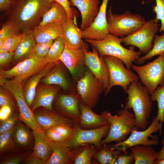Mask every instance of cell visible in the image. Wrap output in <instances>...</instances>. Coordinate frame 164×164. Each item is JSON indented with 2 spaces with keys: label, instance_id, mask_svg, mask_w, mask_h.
Returning <instances> with one entry per match:
<instances>
[{
  "label": "cell",
  "instance_id": "1",
  "mask_svg": "<svg viewBox=\"0 0 164 164\" xmlns=\"http://www.w3.org/2000/svg\"><path fill=\"white\" fill-rule=\"evenodd\" d=\"M51 0H13L7 13L12 22L22 33L32 31L50 7Z\"/></svg>",
  "mask_w": 164,
  "mask_h": 164
},
{
  "label": "cell",
  "instance_id": "2",
  "mask_svg": "<svg viewBox=\"0 0 164 164\" xmlns=\"http://www.w3.org/2000/svg\"><path fill=\"white\" fill-rule=\"evenodd\" d=\"M126 94L128 96L125 107L129 110H133L136 125L138 129H146L152 107V101L148 90L141 82L136 81L129 85Z\"/></svg>",
  "mask_w": 164,
  "mask_h": 164
},
{
  "label": "cell",
  "instance_id": "3",
  "mask_svg": "<svg viewBox=\"0 0 164 164\" xmlns=\"http://www.w3.org/2000/svg\"><path fill=\"white\" fill-rule=\"evenodd\" d=\"M84 41L95 48L100 56L109 55L118 58L122 60L126 68L131 70L133 61L137 60L142 53L140 51L134 50L135 46H131L128 49L123 47L121 38L108 34L101 40L86 39Z\"/></svg>",
  "mask_w": 164,
  "mask_h": 164
},
{
  "label": "cell",
  "instance_id": "4",
  "mask_svg": "<svg viewBox=\"0 0 164 164\" xmlns=\"http://www.w3.org/2000/svg\"><path fill=\"white\" fill-rule=\"evenodd\" d=\"M129 111L124 107L115 115H112L108 111L101 113V115L110 124L108 133L101 141V144L113 142L116 143L122 142L127 138L128 135L133 130L138 129L136 125L134 114Z\"/></svg>",
  "mask_w": 164,
  "mask_h": 164
},
{
  "label": "cell",
  "instance_id": "5",
  "mask_svg": "<svg viewBox=\"0 0 164 164\" xmlns=\"http://www.w3.org/2000/svg\"><path fill=\"white\" fill-rule=\"evenodd\" d=\"M107 19L109 33L121 37L134 33L146 22L141 15L128 10L121 14H113L111 6L107 11Z\"/></svg>",
  "mask_w": 164,
  "mask_h": 164
},
{
  "label": "cell",
  "instance_id": "6",
  "mask_svg": "<svg viewBox=\"0 0 164 164\" xmlns=\"http://www.w3.org/2000/svg\"><path fill=\"white\" fill-rule=\"evenodd\" d=\"M109 70V81L104 96L110 92L113 87H122L125 93L129 85L132 82L138 81L139 77L132 71L125 68L124 62L120 59L109 55L103 56Z\"/></svg>",
  "mask_w": 164,
  "mask_h": 164
},
{
  "label": "cell",
  "instance_id": "7",
  "mask_svg": "<svg viewBox=\"0 0 164 164\" xmlns=\"http://www.w3.org/2000/svg\"><path fill=\"white\" fill-rule=\"evenodd\" d=\"M131 68L137 73L141 82L150 95L159 85H164V53L146 64L142 66L132 64Z\"/></svg>",
  "mask_w": 164,
  "mask_h": 164
},
{
  "label": "cell",
  "instance_id": "8",
  "mask_svg": "<svg viewBox=\"0 0 164 164\" xmlns=\"http://www.w3.org/2000/svg\"><path fill=\"white\" fill-rule=\"evenodd\" d=\"M84 76L77 82L76 91L80 102L92 109L97 104L99 96L105 91L103 84L86 67Z\"/></svg>",
  "mask_w": 164,
  "mask_h": 164
},
{
  "label": "cell",
  "instance_id": "9",
  "mask_svg": "<svg viewBox=\"0 0 164 164\" xmlns=\"http://www.w3.org/2000/svg\"><path fill=\"white\" fill-rule=\"evenodd\" d=\"M0 85L13 95L19 111V119L23 121L33 131L40 129L34 117L33 113L28 106L23 93V82L13 78L10 80L0 78Z\"/></svg>",
  "mask_w": 164,
  "mask_h": 164
},
{
  "label": "cell",
  "instance_id": "10",
  "mask_svg": "<svg viewBox=\"0 0 164 164\" xmlns=\"http://www.w3.org/2000/svg\"><path fill=\"white\" fill-rule=\"evenodd\" d=\"M162 123L159 122L156 116L154 118L151 125L142 131L133 130L131 135L124 141L111 145L115 149H121L125 152L128 148L137 145L152 146L157 145L159 142L158 137L152 135L154 133L159 131L162 134Z\"/></svg>",
  "mask_w": 164,
  "mask_h": 164
},
{
  "label": "cell",
  "instance_id": "11",
  "mask_svg": "<svg viewBox=\"0 0 164 164\" xmlns=\"http://www.w3.org/2000/svg\"><path fill=\"white\" fill-rule=\"evenodd\" d=\"M158 23L154 19L146 22L142 26L132 34L121 37L126 46H136L145 55L152 49V43L155 33L159 29Z\"/></svg>",
  "mask_w": 164,
  "mask_h": 164
},
{
  "label": "cell",
  "instance_id": "12",
  "mask_svg": "<svg viewBox=\"0 0 164 164\" xmlns=\"http://www.w3.org/2000/svg\"><path fill=\"white\" fill-rule=\"evenodd\" d=\"M110 128L109 123L99 128L85 129L81 128L76 123L71 136L67 141V143L71 149L87 143L93 144L97 149H100L101 147V139L107 136Z\"/></svg>",
  "mask_w": 164,
  "mask_h": 164
},
{
  "label": "cell",
  "instance_id": "13",
  "mask_svg": "<svg viewBox=\"0 0 164 164\" xmlns=\"http://www.w3.org/2000/svg\"><path fill=\"white\" fill-rule=\"evenodd\" d=\"M85 48L80 49L69 48L65 43L63 50L59 60L67 68L76 83L85 75Z\"/></svg>",
  "mask_w": 164,
  "mask_h": 164
},
{
  "label": "cell",
  "instance_id": "14",
  "mask_svg": "<svg viewBox=\"0 0 164 164\" xmlns=\"http://www.w3.org/2000/svg\"><path fill=\"white\" fill-rule=\"evenodd\" d=\"M80 97L77 91H72L68 94L56 96L54 102V111L59 114L78 123L80 112L79 107Z\"/></svg>",
  "mask_w": 164,
  "mask_h": 164
},
{
  "label": "cell",
  "instance_id": "15",
  "mask_svg": "<svg viewBox=\"0 0 164 164\" xmlns=\"http://www.w3.org/2000/svg\"><path fill=\"white\" fill-rule=\"evenodd\" d=\"M47 64L38 62L32 58L24 60L11 69L4 70L0 69V78H14L21 82L37 73Z\"/></svg>",
  "mask_w": 164,
  "mask_h": 164
},
{
  "label": "cell",
  "instance_id": "16",
  "mask_svg": "<svg viewBox=\"0 0 164 164\" xmlns=\"http://www.w3.org/2000/svg\"><path fill=\"white\" fill-rule=\"evenodd\" d=\"M109 0H102L99 11L92 23L82 30L83 39L101 40L109 33L106 9Z\"/></svg>",
  "mask_w": 164,
  "mask_h": 164
},
{
  "label": "cell",
  "instance_id": "17",
  "mask_svg": "<svg viewBox=\"0 0 164 164\" xmlns=\"http://www.w3.org/2000/svg\"><path fill=\"white\" fill-rule=\"evenodd\" d=\"M91 46L92 51L85 50V65L103 84L105 91L109 81L108 67L103 57L100 56L97 50Z\"/></svg>",
  "mask_w": 164,
  "mask_h": 164
},
{
  "label": "cell",
  "instance_id": "18",
  "mask_svg": "<svg viewBox=\"0 0 164 164\" xmlns=\"http://www.w3.org/2000/svg\"><path fill=\"white\" fill-rule=\"evenodd\" d=\"M13 141L14 152L32 151L34 144L33 130L19 120L14 126Z\"/></svg>",
  "mask_w": 164,
  "mask_h": 164
},
{
  "label": "cell",
  "instance_id": "19",
  "mask_svg": "<svg viewBox=\"0 0 164 164\" xmlns=\"http://www.w3.org/2000/svg\"><path fill=\"white\" fill-rule=\"evenodd\" d=\"M35 119L41 129L44 132L60 124L74 126L76 123L73 120L43 107L37 108L33 111Z\"/></svg>",
  "mask_w": 164,
  "mask_h": 164
},
{
  "label": "cell",
  "instance_id": "20",
  "mask_svg": "<svg viewBox=\"0 0 164 164\" xmlns=\"http://www.w3.org/2000/svg\"><path fill=\"white\" fill-rule=\"evenodd\" d=\"M70 5L77 7L81 16L80 29L83 30L93 22L99 10L100 0H69Z\"/></svg>",
  "mask_w": 164,
  "mask_h": 164
},
{
  "label": "cell",
  "instance_id": "21",
  "mask_svg": "<svg viewBox=\"0 0 164 164\" xmlns=\"http://www.w3.org/2000/svg\"><path fill=\"white\" fill-rule=\"evenodd\" d=\"M61 87L57 85L41 86L36 89L31 110L33 111L39 107L54 111L53 104Z\"/></svg>",
  "mask_w": 164,
  "mask_h": 164
},
{
  "label": "cell",
  "instance_id": "22",
  "mask_svg": "<svg viewBox=\"0 0 164 164\" xmlns=\"http://www.w3.org/2000/svg\"><path fill=\"white\" fill-rule=\"evenodd\" d=\"M72 17H68L67 22L62 24L63 37L67 47L73 49H80L87 47L82 40V30L75 23Z\"/></svg>",
  "mask_w": 164,
  "mask_h": 164
},
{
  "label": "cell",
  "instance_id": "23",
  "mask_svg": "<svg viewBox=\"0 0 164 164\" xmlns=\"http://www.w3.org/2000/svg\"><path fill=\"white\" fill-rule=\"evenodd\" d=\"M80 115L79 122L80 127L83 129H91L101 127L108 123L109 121L101 115H98L91 109L80 102L79 104Z\"/></svg>",
  "mask_w": 164,
  "mask_h": 164
},
{
  "label": "cell",
  "instance_id": "24",
  "mask_svg": "<svg viewBox=\"0 0 164 164\" xmlns=\"http://www.w3.org/2000/svg\"><path fill=\"white\" fill-rule=\"evenodd\" d=\"M56 63H49L37 73L30 77L23 85L22 91L24 99L31 109L36 95V87L40 80L55 65Z\"/></svg>",
  "mask_w": 164,
  "mask_h": 164
},
{
  "label": "cell",
  "instance_id": "25",
  "mask_svg": "<svg viewBox=\"0 0 164 164\" xmlns=\"http://www.w3.org/2000/svg\"><path fill=\"white\" fill-rule=\"evenodd\" d=\"M37 43H46L63 37L62 24L59 22H51L41 26H36L33 30Z\"/></svg>",
  "mask_w": 164,
  "mask_h": 164
},
{
  "label": "cell",
  "instance_id": "26",
  "mask_svg": "<svg viewBox=\"0 0 164 164\" xmlns=\"http://www.w3.org/2000/svg\"><path fill=\"white\" fill-rule=\"evenodd\" d=\"M34 138L32 152L45 163L50 158L53 152L52 142L41 129L33 130Z\"/></svg>",
  "mask_w": 164,
  "mask_h": 164
},
{
  "label": "cell",
  "instance_id": "27",
  "mask_svg": "<svg viewBox=\"0 0 164 164\" xmlns=\"http://www.w3.org/2000/svg\"><path fill=\"white\" fill-rule=\"evenodd\" d=\"M73 158L72 150L67 141L53 142L52 154L45 164H73Z\"/></svg>",
  "mask_w": 164,
  "mask_h": 164
},
{
  "label": "cell",
  "instance_id": "28",
  "mask_svg": "<svg viewBox=\"0 0 164 164\" xmlns=\"http://www.w3.org/2000/svg\"><path fill=\"white\" fill-rule=\"evenodd\" d=\"M59 60L48 73L42 78L41 81L45 85H57L64 90L71 86V83L67 77Z\"/></svg>",
  "mask_w": 164,
  "mask_h": 164
},
{
  "label": "cell",
  "instance_id": "29",
  "mask_svg": "<svg viewBox=\"0 0 164 164\" xmlns=\"http://www.w3.org/2000/svg\"><path fill=\"white\" fill-rule=\"evenodd\" d=\"M36 44L33 31L23 33L21 40L14 52L13 61L30 58Z\"/></svg>",
  "mask_w": 164,
  "mask_h": 164
},
{
  "label": "cell",
  "instance_id": "30",
  "mask_svg": "<svg viewBox=\"0 0 164 164\" xmlns=\"http://www.w3.org/2000/svg\"><path fill=\"white\" fill-rule=\"evenodd\" d=\"M130 148L135 164H155L158 158L159 152L151 146L137 145Z\"/></svg>",
  "mask_w": 164,
  "mask_h": 164
},
{
  "label": "cell",
  "instance_id": "31",
  "mask_svg": "<svg viewBox=\"0 0 164 164\" xmlns=\"http://www.w3.org/2000/svg\"><path fill=\"white\" fill-rule=\"evenodd\" d=\"M67 13L64 8L57 2L53 1L50 7L43 15L37 26H43L54 22L63 24L67 22Z\"/></svg>",
  "mask_w": 164,
  "mask_h": 164
},
{
  "label": "cell",
  "instance_id": "32",
  "mask_svg": "<svg viewBox=\"0 0 164 164\" xmlns=\"http://www.w3.org/2000/svg\"><path fill=\"white\" fill-rule=\"evenodd\" d=\"M72 150L73 164H92V158L97 149L93 144L87 143Z\"/></svg>",
  "mask_w": 164,
  "mask_h": 164
},
{
  "label": "cell",
  "instance_id": "33",
  "mask_svg": "<svg viewBox=\"0 0 164 164\" xmlns=\"http://www.w3.org/2000/svg\"><path fill=\"white\" fill-rule=\"evenodd\" d=\"M152 43L153 46L149 52L136 60L137 64L142 65L146 60L150 59L155 56L164 53V32L161 36L155 34Z\"/></svg>",
  "mask_w": 164,
  "mask_h": 164
},
{
  "label": "cell",
  "instance_id": "34",
  "mask_svg": "<svg viewBox=\"0 0 164 164\" xmlns=\"http://www.w3.org/2000/svg\"><path fill=\"white\" fill-rule=\"evenodd\" d=\"M99 151H97L93 158L101 164H114L117 154L122 150L112 148L110 149L107 144H103Z\"/></svg>",
  "mask_w": 164,
  "mask_h": 164
},
{
  "label": "cell",
  "instance_id": "35",
  "mask_svg": "<svg viewBox=\"0 0 164 164\" xmlns=\"http://www.w3.org/2000/svg\"><path fill=\"white\" fill-rule=\"evenodd\" d=\"M64 46V40L62 37L55 39L43 61L47 64L57 63L59 61V59L63 50Z\"/></svg>",
  "mask_w": 164,
  "mask_h": 164
},
{
  "label": "cell",
  "instance_id": "36",
  "mask_svg": "<svg viewBox=\"0 0 164 164\" xmlns=\"http://www.w3.org/2000/svg\"><path fill=\"white\" fill-rule=\"evenodd\" d=\"M13 131L14 127L10 130L0 134V157L14 152L13 141Z\"/></svg>",
  "mask_w": 164,
  "mask_h": 164
},
{
  "label": "cell",
  "instance_id": "37",
  "mask_svg": "<svg viewBox=\"0 0 164 164\" xmlns=\"http://www.w3.org/2000/svg\"><path fill=\"white\" fill-rule=\"evenodd\" d=\"M150 97L152 102L157 101V103L158 119L161 123L164 122V85L158 86Z\"/></svg>",
  "mask_w": 164,
  "mask_h": 164
},
{
  "label": "cell",
  "instance_id": "38",
  "mask_svg": "<svg viewBox=\"0 0 164 164\" xmlns=\"http://www.w3.org/2000/svg\"><path fill=\"white\" fill-rule=\"evenodd\" d=\"M53 42L52 40L46 43H36L30 58L38 62H43Z\"/></svg>",
  "mask_w": 164,
  "mask_h": 164
},
{
  "label": "cell",
  "instance_id": "39",
  "mask_svg": "<svg viewBox=\"0 0 164 164\" xmlns=\"http://www.w3.org/2000/svg\"><path fill=\"white\" fill-rule=\"evenodd\" d=\"M22 33L14 23L9 20L2 26L0 31V43L3 45L7 38Z\"/></svg>",
  "mask_w": 164,
  "mask_h": 164
},
{
  "label": "cell",
  "instance_id": "40",
  "mask_svg": "<svg viewBox=\"0 0 164 164\" xmlns=\"http://www.w3.org/2000/svg\"><path fill=\"white\" fill-rule=\"evenodd\" d=\"M31 152H13L6 155L0 157V164L22 163L25 158Z\"/></svg>",
  "mask_w": 164,
  "mask_h": 164
},
{
  "label": "cell",
  "instance_id": "41",
  "mask_svg": "<svg viewBox=\"0 0 164 164\" xmlns=\"http://www.w3.org/2000/svg\"><path fill=\"white\" fill-rule=\"evenodd\" d=\"M4 90L2 86L0 88V106L7 105L10 107L14 112L19 113V111L17 103H15V97L12 94Z\"/></svg>",
  "mask_w": 164,
  "mask_h": 164
},
{
  "label": "cell",
  "instance_id": "42",
  "mask_svg": "<svg viewBox=\"0 0 164 164\" xmlns=\"http://www.w3.org/2000/svg\"><path fill=\"white\" fill-rule=\"evenodd\" d=\"M23 33L13 36L6 39L0 47V52H14L20 42Z\"/></svg>",
  "mask_w": 164,
  "mask_h": 164
},
{
  "label": "cell",
  "instance_id": "43",
  "mask_svg": "<svg viewBox=\"0 0 164 164\" xmlns=\"http://www.w3.org/2000/svg\"><path fill=\"white\" fill-rule=\"evenodd\" d=\"M156 4L152 6L153 12L156 15L155 21L159 23L161 22V26L159 31L161 33L164 32V0H155Z\"/></svg>",
  "mask_w": 164,
  "mask_h": 164
},
{
  "label": "cell",
  "instance_id": "44",
  "mask_svg": "<svg viewBox=\"0 0 164 164\" xmlns=\"http://www.w3.org/2000/svg\"><path fill=\"white\" fill-rule=\"evenodd\" d=\"M19 120V113L13 112L6 120L0 121V134L11 129Z\"/></svg>",
  "mask_w": 164,
  "mask_h": 164
},
{
  "label": "cell",
  "instance_id": "45",
  "mask_svg": "<svg viewBox=\"0 0 164 164\" xmlns=\"http://www.w3.org/2000/svg\"><path fill=\"white\" fill-rule=\"evenodd\" d=\"M48 138L53 142H60L67 140L53 128H50L44 132Z\"/></svg>",
  "mask_w": 164,
  "mask_h": 164
},
{
  "label": "cell",
  "instance_id": "46",
  "mask_svg": "<svg viewBox=\"0 0 164 164\" xmlns=\"http://www.w3.org/2000/svg\"><path fill=\"white\" fill-rule=\"evenodd\" d=\"M74 126L66 124H60L53 128L68 140L72 133Z\"/></svg>",
  "mask_w": 164,
  "mask_h": 164
},
{
  "label": "cell",
  "instance_id": "47",
  "mask_svg": "<svg viewBox=\"0 0 164 164\" xmlns=\"http://www.w3.org/2000/svg\"><path fill=\"white\" fill-rule=\"evenodd\" d=\"M117 155L114 164H132L134 161V158L132 154H127Z\"/></svg>",
  "mask_w": 164,
  "mask_h": 164
},
{
  "label": "cell",
  "instance_id": "48",
  "mask_svg": "<svg viewBox=\"0 0 164 164\" xmlns=\"http://www.w3.org/2000/svg\"><path fill=\"white\" fill-rule=\"evenodd\" d=\"M22 164H45V162L31 152L25 158Z\"/></svg>",
  "mask_w": 164,
  "mask_h": 164
},
{
  "label": "cell",
  "instance_id": "49",
  "mask_svg": "<svg viewBox=\"0 0 164 164\" xmlns=\"http://www.w3.org/2000/svg\"><path fill=\"white\" fill-rule=\"evenodd\" d=\"M14 52H0V66L1 67L7 65L13 58Z\"/></svg>",
  "mask_w": 164,
  "mask_h": 164
},
{
  "label": "cell",
  "instance_id": "50",
  "mask_svg": "<svg viewBox=\"0 0 164 164\" xmlns=\"http://www.w3.org/2000/svg\"><path fill=\"white\" fill-rule=\"evenodd\" d=\"M14 112L12 108L9 106L5 105L0 107V121H2L8 118Z\"/></svg>",
  "mask_w": 164,
  "mask_h": 164
},
{
  "label": "cell",
  "instance_id": "51",
  "mask_svg": "<svg viewBox=\"0 0 164 164\" xmlns=\"http://www.w3.org/2000/svg\"><path fill=\"white\" fill-rule=\"evenodd\" d=\"M55 1L61 5L65 9L67 13L68 17H72V10L69 0H51Z\"/></svg>",
  "mask_w": 164,
  "mask_h": 164
},
{
  "label": "cell",
  "instance_id": "52",
  "mask_svg": "<svg viewBox=\"0 0 164 164\" xmlns=\"http://www.w3.org/2000/svg\"><path fill=\"white\" fill-rule=\"evenodd\" d=\"M12 0H0V9L1 11L7 13L9 11L12 5Z\"/></svg>",
  "mask_w": 164,
  "mask_h": 164
},
{
  "label": "cell",
  "instance_id": "53",
  "mask_svg": "<svg viewBox=\"0 0 164 164\" xmlns=\"http://www.w3.org/2000/svg\"><path fill=\"white\" fill-rule=\"evenodd\" d=\"M161 143L162 145V147L161 150L159 152L158 158L155 163L156 162L164 159V134L163 139L162 140Z\"/></svg>",
  "mask_w": 164,
  "mask_h": 164
},
{
  "label": "cell",
  "instance_id": "54",
  "mask_svg": "<svg viewBox=\"0 0 164 164\" xmlns=\"http://www.w3.org/2000/svg\"><path fill=\"white\" fill-rule=\"evenodd\" d=\"M155 164H164V159L156 162Z\"/></svg>",
  "mask_w": 164,
  "mask_h": 164
},
{
  "label": "cell",
  "instance_id": "55",
  "mask_svg": "<svg viewBox=\"0 0 164 164\" xmlns=\"http://www.w3.org/2000/svg\"><path fill=\"white\" fill-rule=\"evenodd\" d=\"M12 0L13 1V0Z\"/></svg>",
  "mask_w": 164,
  "mask_h": 164
}]
</instances>
